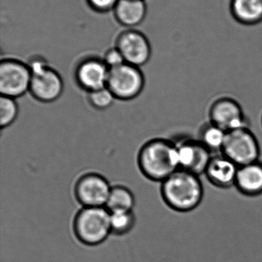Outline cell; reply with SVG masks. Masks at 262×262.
I'll use <instances>...</instances> for the list:
<instances>
[{
    "label": "cell",
    "instance_id": "6da1fadb",
    "mask_svg": "<svg viewBox=\"0 0 262 262\" xmlns=\"http://www.w3.org/2000/svg\"><path fill=\"white\" fill-rule=\"evenodd\" d=\"M161 195L170 209L186 213L200 206L204 198V187L199 176L178 169L162 183Z\"/></svg>",
    "mask_w": 262,
    "mask_h": 262
},
{
    "label": "cell",
    "instance_id": "7a4b0ae2",
    "mask_svg": "<svg viewBox=\"0 0 262 262\" xmlns=\"http://www.w3.org/2000/svg\"><path fill=\"white\" fill-rule=\"evenodd\" d=\"M138 165L145 177L163 183L179 169L175 142L163 138L146 142L138 152Z\"/></svg>",
    "mask_w": 262,
    "mask_h": 262
},
{
    "label": "cell",
    "instance_id": "3957f363",
    "mask_svg": "<svg viewBox=\"0 0 262 262\" xmlns=\"http://www.w3.org/2000/svg\"><path fill=\"white\" fill-rule=\"evenodd\" d=\"M73 230L83 244L98 246L112 234L110 212L106 207H83L74 219Z\"/></svg>",
    "mask_w": 262,
    "mask_h": 262
},
{
    "label": "cell",
    "instance_id": "277c9868",
    "mask_svg": "<svg viewBox=\"0 0 262 262\" xmlns=\"http://www.w3.org/2000/svg\"><path fill=\"white\" fill-rule=\"evenodd\" d=\"M32 74L30 92L36 101L51 103L61 97L64 83L60 74L43 57L32 58L28 63Z\"/></svg>",
    "mask_w": 262,
    "mask_h": 262
},
{
    "label": "cell",
    "instance_id": "5b68a950",
    "mask_svg": "<svg viewBox=\"0 0 262 262\" xmlns=\"http://www.w3.org/2000/svg\"><path fill=\"white\" fill-rule=\"evenodd\" d=\"M221 154L241 166L259 160L261 148L250 127H243L227 132Z\"/></svg>",
    "mask_w": 262,
    "mask_h": 262
},
{
    "label": "cell",
    "instance_id": "8992f818",
    "mask_svg": "<svg viewBox=\"0 0 262 262\" xmlns=\"http://www.w3.org/2000/svg\"><path fill=\"white\" fill-rule=\"evenodd\" d=\"M145 78L140 68L124 63L109 70L106 87L116 99L129 101L137 98L143 92Z\"/></svg>",
    "mask_w": 262,
    "mask_h": 262
},
{
    "label": "cell",
    "instance_id": "52a82bcc",
    "mask_svg": "<svg viewBox=\"0 0 262 262\" xmlns=\"http://www.w3.org/2000/svg\"><path fill=\"white\" fill-rule=\"evenodd\" d=\"M32 74L29 66L15 58H3L0 61L1 96L15 98L29 92Z\"/></svg>",
    "mask_w": 262,
    "mask_h": 262
},
{
    "label": "cell",
    "instance_id": "ba28073f",
    "mask_svg": "<svg viewBox=\"0 0 262 262\" xmlns=\"http://www.w3.org/2000/svg\"><path fill=\"white\" fill-rule=\"evenodd\" d=\"M112 187L101 174L88 172L77 180L74 192L83 207H106Z\"/></svg>",
    "mask_w": 262,
    "mask_h": 262
},
{
    "label": "cell",
    "instance_id": "9c48e42d",
    "mask_svg": "<svg viewBox=\"0 0 262 262\" xmlns=\"http://www.w3.org/2000/svg\"><path fill=\"white\" fill-rule=\"evenodd\" d=\"M174 142L179 169L199 177L204 174L214 154L198 139L194 137H185Z\"/></svg>",
    "mask_w": 262,
    "mask_h": 262
},
{
    "label": "cell",
    "instance_id": "30bf717a",
    "mask_svg": "<svg viewBox=\"0 0 262 262\" xmlns=\"http://www.w3.org/2000/svg\"><path fill=\"white\" fill-rule=\"evenodd\" d=\"M209 121L226 132L249 127V121L243 106L230 97H221L212 103L209 110Z\"/></svg>",
    "mask_w": 262,
    "mask_h": 262
},
{
    "label": "cell",
    "instance_id": "8fae6325",
    "mask_svg": "<svg viewBox=\"0 0 262 262\" xmlns=\"http://www.w3.org/2000/svg\"><path fill=\"white\" fill-rule=\"evenodd\" d=\"M115 47L128 64L140 68L150 60L152 47L147 37L134 29H126L117 36Z\"/></svg>",
    "mask_w": 262,
    "mask_h": 262
},
{
    "label": "cell",
    "instance_id": "7c38bea8",
    "mask_svg": "<svg viewBox=\"0 0 262 262\" xmlns=\"http://www.w3.org/2000/svg\"><path fill=\"white\" fill-rule=\"evenodd\" d=\"M109 73L103 58L88 57L77 64L75 79L79 88L89 93L106 88Z\"/></svg>",
    "mask_w": 262,
    "mask_h": 262
},
{
    "label": "cell",
    "instance_id": "4fadbf2b",
    "mask_svg": "<svg viewBox=\"0 0 262 262\" xmlns=\"http://www.w3.org/2000/svg\"><path fill=\"white\" fill-rule=\"evenodd\" d=\"M238 167L223 154H214L205 171L208 181L221 189L235 187Z\"/></svg>",
    "mask_w": 262,
    "mask_h": 262
},
{
    "label": "cell",
    "instance_id": "5bb4252c",
    "mask_svg": "<svg viewBox=\"0 0 262 262\" xmlns=\"http://www.w3.org/2000/svg\"><path fill=\"white\" fill-rule=\"evenodd\" d=\"M235 187L247 197L262 195V162H254L238 167Z\"/></svg>",
    "mask_w": 262,
    "mask_h": 262
},
{
    "label": "cell",
    "instance_id": "9a60e30c",
    "mask_svg": "<svg viewBox=\"0 0 262 262\" xmlns=\"http://www.w3.org/2000/svg\"><path fill=\"white\" fill-rule=\"evenodd\" d=\"M118 24L129 29L139 26L146 17L147 6L145 0H119L113 9Z\"/></svg>",
    "mask_w": 262,
    "mask_h": 262
},
{
    "label": "cell",
    "instance_id": "2e32d148",
    "mask_svg": "<svg viewBox=\"0 0 262 262\" xmlns=\"http://www.w3.org/2000/svg\"><path fill=\"white\" fill-rule=\"evenodd\" d=\"M232 18L243 26H256L262 23V0H230Z\"/></svg>",
    "mask_w": 262,
    "mask_h": 262
},
{
    "label": "cell",
    "instance_id": "e0dca14e",
    "mask_svg": "<svg viewBox=\"0 0 262 262\" xmlns=\"http://www.w3.org/2000/svg\"><path fill=\"white\" fill-rule=\"evenodd\" d=\"M227 132L212 122L200 127L197 139L213 154H221L226 142Z\"/></svg>",
    "mask_w": 262,
    "mask_h": 262
},
{
    "label": "cell",
    "instance_id": "ac0fdd59",
    "mask_svg": "<svg viewBox=\"0 0 262 262\" xmlns=\"http://www.w3.org/2000/svg\"><path fill=\"white\" fill-rule=\"evenodd\" d=\"M135 203V196L129 188L116 185L111 189L106 208L109 212L132 211Z\"/></svg>",
    "mask_w": 262,
    "mask_h": 262
},
{
    "label": "cell",
    "instance_id": "d6986e66",
    "mask_svg": "<svg viewBox=\"0 0 262 262\" xmlns=\"http://www.w3.org/2000/svg\"><path fill=\"white\" fill-rule=\"evenodd\" d=\"M109 212L112 234L124 235L133 229L135 218L132 211H115Z\"/></svg>",
    "mask_w": 262,
    "mask_h": 262
},
{
    "label": "cell",
    "instance_id": "ffe728a7",
    "mask_svg": "<svg viewBox=\"0 0 262 262\" xmlns=\"http://www.w3.org/2000/svg\"><path fill=\"white\" fill-rule=\"evenodd\" d=\"M18 107L15 98L1 96L0 98V126L1 128L9 127L16 120Z\"/></svg>",
    "mask_w": 262,
    "mask_h": 262
},
{
    "label": "cell",
    "instance_id": "44dd1931",
    "mask_svg": "<svg viewBox=\"0 0 262 262\" xmlns=\"http://www.w3.org/2000/svg\"><path fill=\"white\" fill-rule=\"evenodd\" d=\"M87 94L89 104L93 108L98 111L109 108L116 99L107 87Z\"/></svg>",
    "mask_w": 262,
    "mask_h": 262
},
{
    "label": "cell",
    "instance_id": "7402d4cb",
    "mask_svg": "<svg viewBox=\"0 0 262 262\" xmlns=\"http://www.w3.org/2000/svg\"><path fill=\"white\" fill-rule=\"evenodd\" d=\"M103 60L109 70L126 63L121 52L115 46L105 52Z\"/></svg>",
    "mask_w": 262,
    "mask_h": 262
},
{
    "label": "cell",
    "instance_id": "603a6c76",
    "mask_svg": "<svg viewBox=\"0 0 262 262\" xmlns=\"http://www.w3.org/2000/svg\"><path fill=\"white\" fill-rule=\"evenodd\" d=\"M119 0H86L89 7L96 12L105 13V12L113 11Z\"/></svg>",
    "mask_w": 262,
    "mask_h": 262
},
{
    "label": "cell",
    "instance_id": "cb8c5ba5",
    "mask_svg": "<svg viewBox=\"0 0 262 262\" xmlns=\"http://www.w3.org/2000/svg\"><path fill=\"white\" fill-rule=\"evenodd\" d=\"M261 125H262V116H261Z\"/></svg>",
    "mask_w": 262,
    "mask_h": 262
}]
</instances>
